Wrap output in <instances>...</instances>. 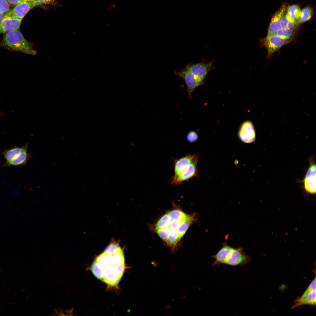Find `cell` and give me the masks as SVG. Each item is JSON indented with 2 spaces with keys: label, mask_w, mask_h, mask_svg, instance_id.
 <instances>
[{
  "label": "cell",
  "mask_w": 316,
  "mask_h": 316,
  "mask_svg": "<svg viewBox=\"0 0 316 316\" xmlns=\"http://www.w3.org/2000/svg\"><path fill=\"white\" fill-rule=\"evenodd\" d=\"M316 165L311 163L304 179L305 188L307 192L311 194L316 193Z\"/></svg>",
  "instance_id": "obj_12"
},
{
  "label": "cell",
  "mask_w": 316,
  "mask_h": 316,
  "mask_svg": "<svg viewBox=\"0 0 316 316\" xmlns=\"http://www.w3.org/2000/svg\"><path fill=\"white\" fill-rule=\"evenodd\" d=\"M195 214L189 215L184 219L176 229L179 241L189 227L196 219Z\"/></svg>",
  "instance_id": "obj_16"
},
{
  "label": "cell",
  "mask_w": 316,
  "mask_h": 316,
  "mask_svg": "<svg viewBox=\"0 0 316 316\" xmlns=\"http://www.w3.org/2000/svg\"><path fill=\"white\" fill-rule=\"evenodd\" d=\"M171 220H183L188 215L179 209H174L168 213Z\"/></svg>",
  "instance_id": "obj_24"
},
{
  "label": "cell",
  "mask_w": 316,
  "mask_h": 316,
  "mask_svg": "<svg viewBox=\"0 0 316 316\" xmlns=\"http://www.w3.org/2000/svg\"><path fill=\"white\" fill-rule=\"evenodd\" d=\"M280 28H288L295 30L298 24L296 21L291 18L286 13L284 14L279 22Z\"/></svg>",
  "instance_id": "obj_19"
},
{
  "label": "cell",
  "mask_w": 316,
  "mask_h": 316,
  "mask_svg": "<svg viewBox=\"0 0 316 316\" xmlns=\"http://www.w3.org/2000/svg\"><path fill=\"white\" fill-rule=\"evenodd\" d=\"M155 232L159 237L164 241L166 242L169 233L171 229L169 226L166 228H155Z\"/></svg>",
  "instance_id": "obj_27"
},
{
  "label": "cell",
  "mask_w": 316,
  "mask_h": 316,
  "mask_svg": "<svg viewBox=\"0 0 316 316\" xmlns=\"http://www.w3.org/2000/svg\"><path fill=\"white\" fill-rule=\"evenodd\" d=\"M183 219L174 220H171L169 226L170 227L171 229H176Z\"/></svg>",
  "instance_id": "obj_31"
},
{
  "label": "cell",
  "mask_w": 316,
  "mask_h": 316,
  "mask_svg": "<svg viewBox=\"0 0 316 316\" xmlns=\"http://www.w3.org/2000/svg\"><path fill=\"white\" fill-rule=\"evenodd\" d=\"M26 0H6L10 6L14 7L18 4Z\"/></svg>",
  "instance_id": "obj_32"
},
{
  "label": "cell",
  "mask_w": 316,
  "mask_h": 316,
  "mask_svg": "<svg viewBox=\"0 0 316 316\" xmlns=\"http://www.w3.org/2000/svg\"><path fill=\"white\" fill-rule=\"evenodd\" d=\"M28 144L21 147L16 146L10 149L4 150L2 154L6 160V162H9L23 151L27 150Z\"/></svg>",
  "instance_id": "obj_18"
},
{
  "label": "cell",
  "mask_w": 316,
  "mask_h": 316,
  "mask_svg": "<svg viewBox=\"0 0 316 316\" xmlns=\"http://www.w3.org/2000/svg\"><path fill=\"white\" fill-rule=\"evenodd\" d=\"M287 7L286 4L282 5L272 18L268 30L267 36L275 34L280 28V20L285 13Z\"/></svg>",
  "instance_id": "obj_14"
},
{
  "label": "cell",
  "mask_w": 316,
  "mask_h": 316,
  "mask_svg": "<svg viewBox=\"0 0 316 316\" xmlns=\"http://www.w3.org/2000/svg\"><path fill=\"white\" fill-rule=\"evenodd\" d=\"M233 249V248L227 245H224L216 254L212 256L215 260L212 266L225 264Z\"/></svg>",
  "instance_id": "obj_15"
},
{
  "label": "cell",
  "mask_w": 316,
  "mask_h": 316,
  "mask_svg": "<svg viewBox=\"0 0 316 316\" xmlns=\"http://www.w3.org/2000/svg\"><path fill=\"white\" fill-rule=\"evenodd\" d=\"M175 73L185 80L187 87L188 95L190 98L193 91L203 83V81L198 78L186 68L180 71H175Z\"/></svg>",
  "instance_id": "obj_3"
},
{
  "label": "cell",
  "mask_w": 316,
  "mask_h": 316,
  "mask_svg": "<svg viewBox=\"0 0 316 316\" xmlns=\"http://www.w3.org/2000/svg\"><path fill=\"white\" fill-rule=\"evenodd\" d=\"M168 213L165 214L157 221L155 224V228H161L169 227L171 222Z\"/></svg>",
  "instance_id": "obj_25"
},
{
  "label": "cell",
  "mask_w": 316,
  "mask_h": 316,
  "mask_svg": "<svg viewBox=\"0 0 316 316\" xmlns=\"http://www.w3.org/2000/svg\"><path fill=\"white\" fill-rule=\"evenodd\" d=\"M313 14L312 8L308 6L301 10L296 20L298 24H301L309 20Z\"/></svg>",
  "instance_id": "obj_20"
},
{
  "label": "cell",
  "mask_w": 316,
  "mask_h": 316,
  "mask_svg": "<svg viewBox=\"0 0 316 316\" xmlns=\"http://www.w3.org/2000/svg\"><path fill=\"white\" fill-rule=\"evenodd\" d=\"M316 293V283L312 281L302 296L296 300L292 308L305 305H315Z\"/></svg>",
  "instance_id": "obj_5"
},
{
  "label": "cell",
  "mask_w": 316,
  "mask_h": 316,
  "mask_svg": "<svg viewBox=\"0 0 316 316\" xmlns=\"http://www.w3.org/2000/svg\"><path fill=\"white\" fill-rule=\"evenodd\" d=\"M0 46L27 54L34 55L37 53L32 44L25 38L19 30L6 33L0 42Z\"/></svg>",
  "instance_id": "obj_1"
},
{
  "label": "cell",
  "mask_w": 316,
  "mask_h": 316,
  "mask_svg": "<svg viewBox=\"0 0 316 316\" xmlns=\"http://www.w3.org/2000/svg\"><path fill=\"white\" fill-rule=\"evenodd\" d=\"M35 7L31 1H25L18 4L6 13L13 17L23 19L28 13Z\"/></svg>",
  "instance_id": "obj_11"
},
{
  "label": "cell",
  "mask_w": 316,
  "mask_h": 316,
  "mask_svg": "<svg viewBox=\"0 0 316 316\" xmlns=\"http://www.w3.org/2000/svg\"><path fill=\"white\" fill-rule=\"evenodd\" d=\"M198 155L197 154L193 155L188 154L184 157L176 160L174 163V175L173 177H176L181 174Z\"/></svg>",
  "instance_id": "obj_13"
},
{
  "label": "cell",
  "mask_w": 316,
  "mask_h": 316,
  "mask_svg": "<svg viewBox=\"0 0 316 316\" xmlns=\"http://www.w3.org/2000/svg\"><path fill=\"white\" fill-rule=\"evenodd\" d=\"M212 63V62H210L189 64L187 66L186 68L203 81L207 74L213 69Z\"/></svg>",
  "instance_id": "obj_9"
},
{
  "label": "cell",
  "mask_w": 316,
  "mask_h": 316,
  "mask_svg": "<svg viewBox=\"0 0 316 316\" xmlns=\"http://www.w3.org/2000/svg\"><path fill=\"white\" fill-rule=\"evenodd\" d=\"M251 262L250 256L241 248H233L225 264L232 266H244Z\"/></svg>",
  "instance_id": "obj_2"
},
{
  "label": "cell",
  "mask_w": 316,
  "mask_h": 316,
  "mask_svg": "<svg viewBox=\"0 0 316 316\" xmlns=\"http://www.w3.org/2000/svg\"><path fill=\"white\" fill-rule=\"evenodd\" d=\"M113 263L101 267L103 273L102 281L109 286H116L119 282L121 276L118 274L117 271L118 265Z\"/></svg>",
  "instance_id": "obj_4"
},
{
  "label": "cell",
  "mask_w": 316,
  "mask_h": 316,
  "mask_svg": "<svg viewBox=\"0 0 316 316\" xmlns=\"http://www.w3.org/2000/svg\"><path fill=\"white\" fill-rule=\"evenodd\" d=\"M262 42L267 48V56H271L273 54L289 42L281 38L276 34L267 36Z\"/></svg>",
  "instance_id": "obj_6"
},
{
  "label": "cell",
  "mask_w": 316,
  "mask_h": 316,
  "mask_svg": "<svg viewBox=\"0 0 316 316\" xmlns=\"http://www.w3.org/2000/svg\"><path fill=\"white\" fill-rule=\"evenodd\" d=\"M22 20L13 17L6 13L0 23V34L19 30Z\"/></svg>",
  "instance_id": "obj_10"
},
{
  "label": "cell",
  "mask_w": 316,
  "mask_h": 316,
  "mask_svg": "<svg viewBox=\"0 0 316 316\" xmlns=\"http://www.w3.org/2000/svg\"><path fill=\"white\" fill-rule=\"evenodd\" d=\"M31 1L35 6L43 4H51L54 3L55 0H26Z\"/></svg>",
  "instance_id": "obj_30"
},
{
  "label": "cell",
  "mask_w": 316,
  "mask_h": 316,
  "mask_svg": "<svg viewBox=\"0 0 316 316\" xmlns=\"http://www.w3.org/2000/svg\"><path fill=\"white\" fill-rule=\"evenodd\" d=\"M4 15V14L0 12V23Z\"/></svg>",
  "instance_id": "obj_33"
},
{
  "label": "cell",
  "mask_w": 316,
  "mask_h": 316,
  "mask_svg": "<svg viewBox=\"0 0 316 316\" xmlns=\"http://www.w3.org/2000/svg\"><path fill=\"white\" fill-rule=\"evenodd\" d=\"M178 241H179L176 229H171L169 233L166 241L167 244L173 249Z\"/></svg>",
  "instance_id": "obj_22"
},
{
  "label": "cell",
  "mask_w": 316,
  "mask_h": 316,
  "mask_svg": "<svg viewBox=\"0 0 316 316\" xmlns=\"http://www.w3.org/2000/svg\"><path fill=\"white\" fill-rule=\"evenodd\" d=\"M286 10V13L296 21L301 11L300 7L298 5L294 4L288 6Z\"/></svg>",
  "instance_id": "obj_23"
},
{
  "label": "cell",
  "mask_w": 316,
  "mask_h": 316,
  "mask_svg": "<svg viewBox=\"0 0 316 316\" xmlns=\"http://www.w3.org/2000/svg\"><path fill=\"white\" fill-rule=\"evenodd\" d=\"M198 138V135L194 131H191L189 132L187 136V140L190 142L193 143L196 142Z\"/></svg>",
  "instance_id": "obj_29"
},
{
  "label": "cell",
  "mask_w": 316,
  "mask_h": 316,
  "mask_svg": "<svg viewBox=\"0 0 316 316\" xmlns=\"http://www.w3.org/2000/svg\"><path fill=\"white\" fill-rule=\"evenodd\" d=\"M90 269L95 276L102 281L103 277L102 270L101 267L95 261L92 264Z\"/></svg>",
  "instance_id": "obj_26"
},
{
  "label": "cell",
  "mask_w": 316,
  "mask_h": 316,
  "mask_svg": "<svg viewBox=\"0 0 316 316\" xmlns=\"http://www.w3.org/2000/svg\"><path fill=\"white\" fill-rule=\"evenodd\" d=\"M294 30L288 28H280L275 34L284 40L290 42L295 35Z\"/></svg>",
  "instance_id": "obj_21"
},
{
  "label": "cell",
  "mask_w": 316,
  "mask_h": 316,
  "mask_svg": "<svg viewBox=\"0 0 316 316\" xmlns=\"http://www.w3.org/2000/svg\"><path fill=\"white\" fill-rule=\"evenodd\" d=\"M198 157L197 156L181 174L176 177L172 178L171 181L172 184L175 185L180 184L183 182L197 176V164Z\"/></svg>",
  "instance_id": "obj_7"
},
{
  "label": "cell",
  "mask_w": 316,
  "mask_h": 316,
  "mask_svg": "<svg viewBox=\"0 0 316 316\" xmlns=\"http://www.w3.org/2000/svg\"><path fill=\"white\" fill-rule=\"evenodd\" d=\"M30 156L25 150L11 160L6 162L3 166H18L25 164L28 162Z\"/></svg>",
  "instance_id": "obj_17"
},
{
  "label": "cell",
  "mask_w": 316,
  "mask_h": 316,
  "mask_svg": "<svg viewBox=\"0 0 316 316\" xmlns=\"http://www.w3.org/2000/svg\"><path fill=\"white\" fill-rule=\"evenodd\" d=\"M10 6L6 0H0V12L5 14L10 10Z\"/></svg>",
  "instance_id": "obj_28"
},
{
  "label": "cell",
  "mask_w": 316,
  "mask_h": 316,
  "mask_svg": "<svg viewBox=\"0 0 316 316\" xmlns=\"http://www.w3.org/2000/svg\"><path fill=\"white\" fill-rule=\"evenodd\" d=\"M238 136L240 140L243 142L250 143L254 142L255 133L251 122L247 121L242 123L239 130Z\"/></svg>",
  "instance_id": "obj_8"
}]
</instances>
